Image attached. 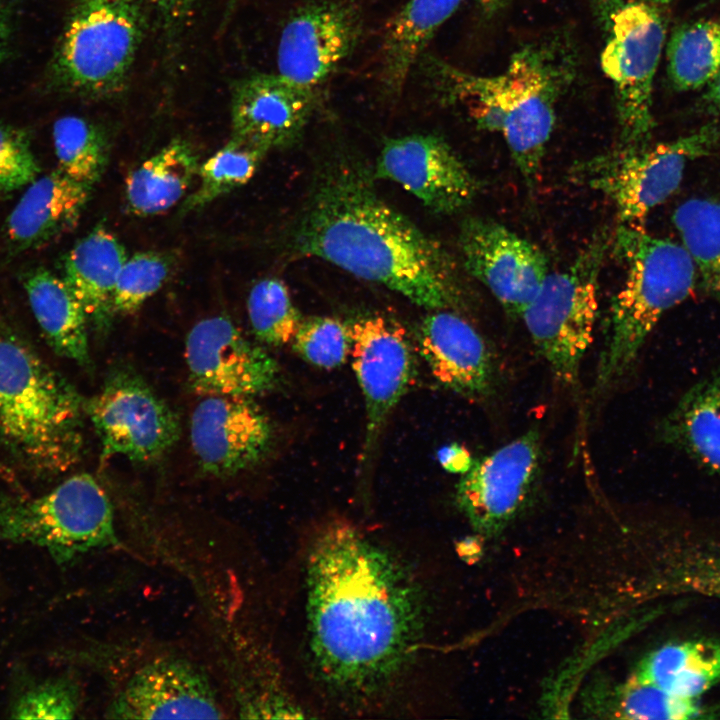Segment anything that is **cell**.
Wrapping results in <instances>:
<instances>
[{"instance_id":"39","label":"cell","mask_w":720,"mask_h":720,"mask_svg":"<svg viewBox=\"0 0 720 720\" xmlns=\"http://www.w3.org/2000/svg\"><path fill=\"white\" fill-rule=\"evenodd\" d=\"M40 171L28 135L21 129L0 125V191L27 187Z\"/></svg>"},{"instance_id":"16","label":"cell","mask_w":720,"mask_h":720,"mask_svg":"<svg viewBox=\"0 0 720 720\" xmlns=\"http://www.w3.org/2000/svg\"><path fill=\"white\" fill-rule=\"evenodd\" d=\"M273 427L251 398L205 396L190 421V440L201 468L225 477L247 470L269 453Z\"/></svg>"},{"instance_id":"3","label":"cell","mask_w":720,"mask_h":720,"mask_svg":"<svg viewBox=\"0 0 720 720\" xmlns=\"http://www.w3.org/2000/svg\"><path fill=\"white\" fill-rule=\"evenodd\" d=\"M429 78L447 100L464 105L480 128L500 133L529 186L539 175L556 104L571 84L575 56L567 42L550 39L515 52L502 73L480 76L435 58Z\"/></svg>"},{"instance_id":"11","label":"cell","mask_w":720,"mask_h":720,"mask_svg":"<svg viewBox=\"0 0 720 720\" xmlns=\"http://www.w3.org/2000/svg\"><path fill=\"white\" fill-rule=\"evenodd\" d=\"M101 442V458H159L180 435L174 411L136 374L117 371L86 404Z\"/></svg>"},{"instance_id":"41","label":"cell","mask_w":720,"mask_h":720,"mask_svg":"<svg viewBox=\"0 0 720 720\" xmlns=\"http://www.w3.org/2000/svg\"><path fill=\"white\" fill-rule=\"evenodd\" d=\"M438 457L442 466L449 472L453 473H465L473 464L472 458L468 451L459 446L458 444H452L442 448Z\"/></svg>"},{"instance_id":"8","label":"cell","mask_w":720,"mask_h":720,"mask_svg":"<svg viewBox=\"0 0 720 720\" xmlns=\"http://www.w3.org/2000/svg\"><path fill=\"white\" fill-rule=\"evenodd\" d=\"M718 144L719 125L654 146L620 144L579 163L572 176L612 201L619 224L643 226L648 214L678 189L687 164Z\"/></svg>"},{"instance_id":"33","label":"cell","mask_w":720,"mask_h":720,"mask_svg":"<svg viewBox=\"0 0 720 720\" xmlns=\"http://www.w3.org/2000/svg\"><path fill=\"white\" fill-rule=\"evenodd\" d=\"M660 586L671 594L720 600V545L680 539L666 560Z\"/></svg>"},{"instance_id":"26","label":"cell","mask_w":720,"mask_h":720,"mask_svg":"<svg viewBox=\"0 0 720 720\" xmlns=\"http://www.w3.org/2000/svg\"><path fill=\"white\" fill-rule=\"evenodd\" d=\"M33 315L48 344L59 355L87 365L90 361L86 313L63 277L39 267L24 279Z\"/></svg>"},{"instance_id":"2","label":"cell","mask_w":720,"mask_h":720,"mask_svg":"<svg viewBox=\"0 0 720 720\" xmlns=\"http://www.w3.org/2000/svg\"><path fill=\"white\" fill-rule=\"evenodd\" d=\"M295 247L426 309L459 312L466 295L441 244L384 202L367 174L349 163L319 178L296 228Z\"/></svg>"},{"instance_id":"21","label":"cell","mask_w":720,"mask_h":720,"mask_svg":"<svg viewBox=\"0 0 720 720\" xmlns=\"http://www.w3.org/2000/svg\"><path fill=\"white\" fill-rule=\"evenodd\" d=\"M315 104V88L279 73L242 78L232 86V134L268 151L286 147L301 135Z\"/></svg>"},{"instance_id":"9","label":"cell","mask_w":720,"mask_h":720,"mask_svg":"<svg viewBox=\"0 0 720 720\" xmlns=\"http://www.w3.org/2000/svg\"><path fill=\"white\" fill-rule=\"evenodd\" d=\"M0 541L40 546L62 562L118 543L110 500L87 473L36 498L0 501Z\"/></svg>"},{"instance_id":"30","label":"cell","mask_w":720,"mask_h":720,"mask_svg":"<svg viewBox=\"0 0 720 720\" xmlns=\"http://www.w3.org/2000/svg\"><path fill=\"white\" fill-rule=\"evenodd\" d=\"M667 56L675 88L689 91L708 85L720 72V21L700 20L678 28Z\"/></svg>"},{"instance_id":"24","label":"cell","mask_w":720,"mask_h":720,"mask_svg":"<svg viewBox=\"0 0 720 720\" xmlns=\"http://www.w3.org/2000/svg\"><path fill=\"white\" fill-rule=\"evenodd\" d=\"M658 432L665 443L720 477V366L680 398Z\"/></svg>"},{"instance_id":"1","label":"cell","mask_w":720,"mask_h":720,"mask_svg":"<svg viewBox=\"0 0 720 720\" xmlns=\"http://www.w3.org/2000/svg\"><path fill=\"white\" fill-rule=\"evenodd\" d=\"M306 592L322 682L351 706L384 700L424 646V596L407 567L352 524L333 521L309 547Z\"/></svg>"},{"instance_id":"40","label":"cell","mask_w":720,"mask_h":720,"mask_svg":"<svg viewBox=\"0 0 720 720\" xmlns=\"http://www.w3.org/2000/svg\"><path fill=\"white\" fill-rule=\"evenodd\" d=\"M152 11L166 29H175L191 15L198 0H137Z\"/></svg>"},{"instance_id":"37","label":"cell","mask_w":720,"mask_h":720,"mask_svg":"<svg viewBox=\"0 0 720 720\" xmlns=\"http://www.w3.org/2000/svg\"><path fill=\"white\" fill-rule=\"evenodd\" d=\"M624 714L632 719L687 720L713 717L715 711L699 699L676 697L635 678L622 701Z\"/></svg>"},{"instance_id":"32","label":"cell","mask_w":720,"mask_h":720,"mask_svg":"<svg viewBox=\"0 0 720 720\" xmlns=\"http://www.w3.org/2000/svg\"><path fill=\"white\" fill-rule=\"evenodd\" d=\"M52 138L59 169L70 178L93 186L106 168L109 141L106 130L76 115L58 118Z\"/></svg>"},{"instance_id":"12","label":"cell","mask_w":720,"mask_h":720,"mask_svg":"<svg viewBox=\"0 0 720 720\" xmlns=\"http://www.w3.org/2000/svg\"><path fill=\"white\" fill-rule=\"evenodd\" d=\"M347 326L353 369L366 410L362 453V463L366 464L391 412L414 378L415 355L404 327L388 317L362 316Z\"/></svg>"},{"instance_id":"15","label":"cell","mask_w":720,"mask_h":720,"mask_svg":"<svg viewBox=\"0 0 720 720\" xmlns=\"http://www.w3.org/2000/svg\"><path fill=\"white\" fill-rule=\"evenodd\" d=\"M362 34L359 9L346 1H319L298 9L282 30L278 73L315 88L352 53Z\"/></svg>"},{"instance_id":"34","label":"cell","mask_w":720,"mask_h":720,"mask_svg":"<svg viewBox=\"0 0 720 720\" xmlns=\"http://www.w3.org/2000/svg\"><path fill=\"white\" fill-rule=\"evenodd\" d=\"M247 310L256 337L273 346L291 343L302 320L286 285L276 278H264L252 286Z\"/></svg>"},{"instance_id":"36","label":"cell","mask_w":720,"mask_h":720,"mask_svg":"<svg viewBox=\"0 0 720 720\" xmlns=\"http://www.w3.org/2000/svg\"><path fill=\"white\" fill-rule=\"evenodd\" d=\"M291 344L308 363L334 369L346 361L351 342L347 324L331 317L313 316L301 320Z\"/></svg>"},{"instance_id":"17","label":"cell","mask_w":720,"mask_h":720,"mask_svg":"<svg viewBox=\"0 0 720 720\" xmlns=\"http://www.w3.org/2000/svg\"><path fill=\"white\" fill-rule=\"evenodd\" d=\"M376 176L401 185L438 213L463 209L479 191L478 181L449 144L431 134L386 141Z\"/></svg>"},{"instance_id":"44","label":"cell","mask_w":720,"mask_h":720,"mask_svg":"<svg viewBox=\"0 0 720 720\" xmlns=\"http://www.w3.org/2000/svg\"><path fill=\"white\" fill-rule=\"evenodd\" d=\"M487 12H496L511 0H477Z\"/></svg>"},{"instance_id":"27","label":"cell","mask_w":720,"mask_h":720,"mask_svg":"<svg viewBox=\"0 0 720 720\" xmlns=\"http://www.w3.org/2000/svg\"><path fill=\"white\" fill-rule=\"evenodd\" d=\"M192 145L175 138L132 171L125 183V200L130 213L150 216L177 204L199 171Z\"/></svg>"},{"instance_id":"31","label":"cell","mask_w":720,"mask_h":720,"mask_svg":"<svg viewBox=\"0 0 720 720\" xmlns=\"http://www.w3.org/2000/svg\"><path fill=\"white\" fill-rule=\"evenodd\" d=\"M268 150L232 134L226 144L200 167V184L181 206L185 214L205 207L222 195L245 185L254 176Z\"/></svg>"},{"instance_id":"43","label":"cell","mask_w":720,"mask_h":720,"mask_svg":"<svg viewBox=\"0 0 720 720\" xmlns=\"http://www.w3.org/2000/svg\"><path fill=\"white\" fill-rule=\"evenodd\" d=\"M706 98L708 103L711 104L713 108L720 111V72L708 84Z\"/></svg>"},{"instance_id":"10","label":"cell","mask_w":720,"mask_h":720,"mask_svg":"<svg viewBox=\"0 0 720 720\" xmlns=\"http://www.w3.org/2000/svg\"><path fill=\"white\" fill-rule=\"evenodd\" d=\"M604 251L605 239L600 237L566 269L549 273L521 314L538 352L566 386L577 383L581 361L593 340Z\"/></svg>"},{"instance_id":"19","label":"cell","mask_w":720,"mask_h":720,"mask_svg":"<svg viewBox=\"0 0 720 720\" xmlns=\"http://www.w3.org/2000/svg\"><path fill=\"white\" fill-rule=\"evenodd\" d=\"M540 434L532 428L473 462L457 484V501L476 523L494 526L524 503L541 472Z\"/></svg>"},{"instance_id":"38","label":"cell","mask_w":720,"mask_h":720,"mask_svg":"<svg viewBox=\"0 0 720 720\" xmlns=\"http://www.w3.org/2000/svg\"><path fill=\"white\" fill-rule=\"evenodd\" d=\"M78 688L69 680H52L26 691L16 702V719H70L78 710Z\"/></svg>"},{"instance_id":"7","label":"cell","mask_w":720,"mask_h":720,"mask_svg":"<svg viewBox=\"0 0 720 720\" xmlns=\"http://www.w3.org/2000/svg\"><path fill=\"white\" fill-rule=\"evenodd\" d=\"M597 8L605 35L601 67L614 88L621 145H646L665 24L648 0H599Z\"/></svg>"},{"instance_id":"22","label":"cell","mask_w":720,"mask_h":720,"mask_svg":"<svg viewBox=\"0 0 720 720\" xmlns=\"http://www.w3.org/2000/svg\"><path fill=\"white\" fill-rule=\"evenodd\" d=\"M92 186L78 182L60 169L31 182L10 212L6 235L15 250L45 245L78 224Z\"/></svg>"},{"instance_id":"35","label":"cell","mask_w":720,"mask_h":720,"mask_svg":"<svg viewBox=\"0 0 720 720\" xmlns=\"http://www.w3.org/2000/svg\"><path fill=\"white\" fill-rule=\"evenodd\" d=\"M176 265L169 251H143L124 262L113 294V313L137 311L168 280Z\"/></svg>"},{"instance_id":"18","label":"cell","mask_w":720,"mask_h":720,"mask_svg":"<svg viewBox=\"0 0 720 720\" xmlns=\"http://www.w3.org/2000/svg\"><path fill=\"white\" fill-rule=\"evenodd\" d=\"M216 690L201 667L181 657L154 659L137 669L107 709L113 719L223 717Z\"/></svg>"},{"instance_id":"45","label":"cell","mask_w":720,"mask_h":720,"mask_svg":"<svg viewBox=\"0 0 720 720\" xmlns=\"http://www.w3.org/2000/svg\"><path fill=\"white\" fill-rule=\"evenodd\" d=\"M648 1H650V2H652V3H654V4H656V5H659V4H667V3H670V2H672L673 0H648Z\"/></svg>"},{"instance_id":"28","label":"cell","mask_w":720,"mask_h":720,"mask_svg":"<svg viewBox=\"0 0 720 720\" xmlns=\"http://www.w3.org/2000/svg\"><path fill=\"white\" fill-rule=\"evenodd\" d=\"M676 697L699 699L720 683V643L696 639L654 650L636 676Z\"/></svg>"},{"instance_id":"46","label":"cell","mask_w":720,"mask_h":720,"mask_svg":"<svg viewBox=\"0 0 720 720\" xmlns=\"http://www.w3.org/2000/svg\"><path fill=\"white\" fill-rule=\"evenodd\" d=\"M7 474L10 475L9 471L4 466L0 465V475L5 476Z\"/></svg>"},{"instance_id":"5","label":"cell","mask_w":720,"mask_h":720,"mask_svg":"<svg viewBox=\"0 0 720 720\" xmlns=\"http://www.w3.org/2000/svg\"><path fill=\"white\" fill-rule=\"evenodd\" d=\"M614 240L626 276L610 306L595 376L598 393L630 371L649 334L690 295L697 277L682 244L653 236L643 226L619 224Z\"/></svg>"},{"instance_id":"4","label":"cell","mask_w":720,"mask_h":720,"mask_svg":"<svg viewBox=\"0 0 720 720\" xmlns=\"http://www.w3.org/2000/svg\"><path fill=\"white\" fill-rule=\"evenodd\" d=\"M82 400L61 375L0 324V436L43 472H64L83 448Z\"/></svg>"},{"instance_id":"25","label":"cell","mask_w":720,"mask_h":720,"mask_svg":"<svg viewBox=\"0 0 720 720\" xmlns=\"http://www.w3.org/2000/svg\"><path fill=\"white\" fill-rule=\"evenodd\" d=\"M463 0H409L384 28L380 47V80L399 94L412 68L439 27Z\"/></svg>"},{"instance_id":"13","label":"cell","mask_w":720,"mask_h":720,"mask_svg":"<svg viewBox=\"0 0 720 720\" xmlns=\"http://www.w3.org/2000/svg\"><path fill=\"white\" fill-rule=\"evenodd\" d=\"M185 356L190 384L204 396L252 398L279 380L277 362L225 316L196 323L187 335Z\"/></svg>"},{"instance_id":"14","label":"cell","mask_w":720,"mask_h":720,"mask_svg":"<svg viewBox=\"0 0 720 720\" xmlns=\"http://www.w3.org/2000/svg\"><path fill=\"white\" fill-rule=\"evenodd\" d=\"M459 244L466 270L509 315L521 317L549 274L544 253L504 225L483 218L462 223Z\"/></svg>"},{"instance_id":"42","label":"cell","mask_w":720,"mask_h":720,"mask_svg":"<svg viewBox=\"0 0 720 720\" xmlns=\"http://www.w3.org/2000/svg\"><path fill=\"white\" fill-rule=\"evenodd\" d=\"M9 34V23L7 9L0 1V60L6 50Z\"/></svg>"},{"instance_id":"6","label":"cell","mask_w":720,"mask_h":720,"mask_svg":"<svg viewBox=\"0 0 720 720\" xmlns=\"http://www.w3.org/2000/svg\"><path fill=\"white\" fill-rule=\"evenodd\" d=\"M137 0H77L53 61L63 91L91 99L122 93L148 27Z\"/></svg>"},{"instance_id":"23","label":"cell","mask_w":720,"mask_h":720,"mask_svg":"<svg viewBox=\"0 0 720 720\" xmlns=\"http://www.w3.org/2000/svg\"><path fill=\"white\" fill-rule=\"evenodd\" d=\"M126 259L122 243L103 225L93 228L65 256L63 279L88 321L99 329L106 328L114 315L113 294Z\"/></svg>"},{"instance_id":"29","label":"cell","mask_w":720,"mask_h":720,"mask_svg":"<svg viewBox=\"0 0 720 720\" xmlns=\"http://www.w3.org/2000/svg\"><path fill=\"white\" fill-rule=\"evenodd\" d=\"M673 223L702 287L720 304V199H687L675 209Z\"/></svg>"},{"instance_id":"20","label":"cell","mask_w":720,"mask_h":720,"mask_svg":"<svg viewBox=\"0 0 720 720\" xmlns=\"http://www.w3.org/2000/svg\"><path fill=\"white\" fill-rule=\"evenodd\" d=\"M416 340L432 375L447 389L470 399H485L495 392L494 354L459 312L432 311L419 323Z\"/></svg>"}]
</instances>
